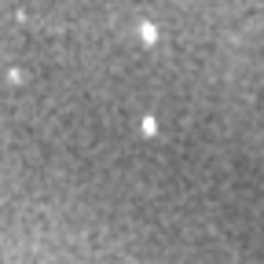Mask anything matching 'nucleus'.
<instances>
[{
    "instance_id": "obj_1",
    "label": "nucleus",
    "mask_w": 264,
    "mask_h": 264,
    "mask_svg": "<svg viewBox=\"0 0 264 264\" xmlns=\"http://www.w3.org/2000/svg\"><path fill=\"white\" fill-rule=\"evenodd\" d=\"M140 37H143V44H158V30L151 26V22H143V26H140Z\"/></svg>"
}]
</instances>
